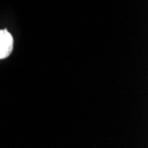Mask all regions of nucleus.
I'll return each instance as SVG.
<instances>
[{
  "label": "nucleus",
  "mask_w": 148,
  "mask_h": 148,
  "mask_svg": "<svg viewBox=\"0 0 148 148\" xmlns=\"http://www.w3.org/2000/svg\"><path fill=\"white\" fill-rule=\"evenodd\" d=\"M13 49V38L7 29H0V60L10 56Z\"/></svg>",
  "instance_id": "obj_1"
}]
</instances>
